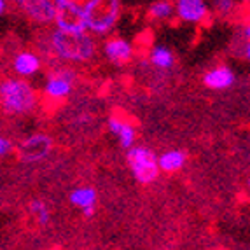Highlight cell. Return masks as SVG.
Returning a JSON list of instances; mask_svg holds the SVG:
<instances>
[{
	"label": "cell",
	"instance_id": "cell-1",
	"mask_svg": "<svg viewBox=\"0 0 250 250\" xmlns=\"http://www.w3.org/2000/svg\"><path fill=\"white\" fill-rule=\"evenodd\" d=\"M42 56L46 54L56 63L63 65H88L98 54L96 37L89 32H63L54 28L46 37V47L42 49Z\"/></svg>",
	"mask_w": 250,
	"mask_h": 250
},
{
	"label": "cell",
	"instance_id": "cell-2",
	"mask_svg": "<svg viewBox=\"0 0 250 250\" xmlns=\"http://www.w3.org/2000/svg\"><path fill=\"white\" fill-rule=\"evenodd\" d=\"M39 91L30 81L16 75L0 81V110L7 116H32L39 108Z\"/></svg>",
	"mask_w": 250,
	"mask_h": 250
},
{
	"label": "cell",
	"instance_id": "cell-3",
	"mask_svg": "<svg viewBox=\"0 0 250 250\" xmlns=\"http://www.w3.org/2000/svg\"><path fill=\"white\" fill-rule=\"evenodd\" d=\"M83 7L86 32L93 37H108L123 16V0H86Z\"/></svg>",
	"mask_w": 250,
	"mask_h": 250
},
{
	"label": "cell",
	"instance_id": "cell-4",
	"mask_svg": "<svg viewBox=\"0 0 250 250\" xmlns=\"http://www.w3.org/2000/svg\"><path fill=\"white\" fill-rule=\"evenodd\" d=\"M77 70L70 65L58 63L51 67L42 81V96L47 104H63L68 100L77 86Z\"/></svg>",
	"mask_w": 250,
	"mask_h": 250
},
{
	"label": "cell",
	"instance_id": "cell-5",
	"mask_svg": "<svg viewBox=\"0 0 250 250\" xmlns=\"http://www.w3.org/2000/svg\"><path fill=\"white\" fill-rule=\"evenodd\" d=\"M126 165L133 179L142 186H150L158 182L161 171L158 168V154L147 146L135 144L126 149Z\"/></svg>",
	"mask_w": 250,
	"mask_h": 250
},
{
	"label": "cell",
	"instance_id": "cell-6",
	"mask_svg": "<svg viewBox=\"0 0 250 250\" xmlns=\"http://www.w3.org/2000/svg\"><path fill=\"white\" fill-rule=\"evenodd\" d=\"M56 13H54V28L63 32H86V18L84 7L75 0H53Z\"/></svg>",
	"mask_w": 250,
	"mask_h": 250
},
{
	"label": "cell",
	"instance_id": "cell-7",
	"mask_svg": "<svg viewBox=\"0 0 250 250\" xmlns=\"http://www.w3.org/2000/svg\"><path fill=\"white\" fill-rule=\"evenodd\" d=\"M54 147V142L51 135L47 133H32L25 137L18 146V158L25 165H39L47 156L51 154V150Z\"/></svg>",
	"mask_w": 250,
	"mask_h": 250
},
{
	"label": "cell",
	"instance_id": "cell-8",
	"mask_svg": "<svg viewBox=\"0 0 250 250\" xmlns=\"http://www.w3.org/2000/svg\"><path fill=\"white\" fill-rule=\"evenodd\" d=\"M11 70L21 79H34L44 70V56L34 49H20L11 58Z\"/></svg>",
	"mask_w": 250,
	"mask_h": 250
},
{
	"label": "cell",
	"instance_id": "cell-9",
	"mask_svg": "<svg viewBox=\"0 0 250 250\" xmlns=\"http://www.w3.org/2000/svg\"><path fill=\"white\" fill-rule=\"evenodd\" d=\"M104 58L114 67H126L135 58V46L128 39L119 35H108L105 37L102 46Z\"/></svg>",
	"mask_w": 250,
	"mask_h": 250
},
{
	"label": "cell",
	"instance_id": "cell-10",
	"mask_svg": "<svg viewBox=\"0 0 250 250\" xmlns=\"http://www.w3.org/2000/svg\"><path fill=\"white\" fill-rule=\"evenodd\" d=\"M175 18L188 25H203L210 18V5L207 0H173Z\"/></svg>",
	"mask_w": 250,
	"mask_h": 250
},
{
	"label": "cell",
	"instance_id": "cell-11",
	"mask_svg": "<svg viewBox=\"0 0 250 250\" xmlns=\"http://www.w3.org/2000/svg\"><path fill=\"white\" fill-rule=\"evenodd\" d=\"M23 16L32 21L37 26H49L54 21V7L53 0H23L20 4Z\"/></svg>",
	"mask_w": 250,
	"mask_h": 250
},
{
	"label": "cell",
	"instance_id": "cell-12",
	"mask_svg": "<svg viewBox=\"0 0 250 250\" xmlns=\"http://www.w3.org/2000/svg\"><path fill=\"white\" fill-rule=\"evenodd\" d=\"M201 83L210 91H228L236 84V72L228 63H221L205 72Z\"/></svg>",
	"mask_w": 250,
	"mask_h": 250
},
{
	"label": "cell",
	"instance_id": "cell-13",
	"mask_svg": "<svg viewBox=\"0 0 250 250\" xmlns=\"http://www.w3.org/2000/svg\"><path fill=\"white\" fill-rule=\"evenodd\" d=\"M107 128L110 131V135L114 138H117V144L125 150L137 144V138H138L137 126L133 125V121H129L128 117L119 116V114H112L107 119Z\"/></svg>",
	"mask_w": 250,
	"mask_h": 250
},
{
	"label": "cell",
	"instance_id": "cell-14",
	"mask_svg": "<svg viewBox=\"0 0 250 250\" xmlns=\"http://www.w3.org/2000/svg\"><path fill=\"white\" fill-rule=\"evenodd\" d=\"M70 205L79 208L86 219H91L96 213V205H98V192L93 186H77L70 191Z\"/></svg>",
	"mask_w": 250,
	"mask_h": 250
},
{
	"label": "cell",
	"instance_id": "cell-15",
	"mask_svg": "<svg viewBox=\"0 0 250 250\" xmlns=\"http://www.w3.org/2000/svg\"><path fill=\"white\" fill-rule=\"evenodd\" d=\"M188 163V152L182 149H167L159 152L158 154V168L161 173H167V175H171V173H179Z\"/></svg>",
	"mask_w": 250,
	"mask_h": 250
},
{
	"label": "cell",
	"instance_id": "cell-16",
	"mask_svg": "<svg viewBox=\"0 0 250 250\" xmlns=\"http://www.w3.org/2000/svg\"><path fill=\"white\" fill-rule=\"evenodd\" d=\"M229 53L234 58L249 62L250 60V26L243 23L233 32L229 39Z\"/></svg>",
	"mask_w": 250,
	"mask_h": 250
},
{
	"label": "cell",
	"instance_id": "cell-17",
	"mask_svg": "<svg viewBox=\"0 0 250 250\" xmlns=\"http://www.w3.org/2000/svg\"><path fill=\"white\" fill-rule=\"evenodd\" d=\"M175 53L165 44H156L152 46V49L149 51V63L156 70H171L175 67Z\"/></svg>",
	"mask_w": 250,
	"mask_h": 250
},
{
	"label": "cell",
	"instance_id": "cell-18",
	"mask_svg": "<svg viewBox=\"0 0 250 250\" xmlns=\"http://www.w3.org/2000/svg\"><path fill=\"white\" fill-rule=\"evenodd\" d=\"M175 18L173 0H154L147 7V20L152 23H167Z\"/></svg>",
	"mask_w": 250,
	"mask_h": 250
},
{
	"label": "cell",
	"instance_id": "cell-19",
	"mask_svg": "<svg viewBox=\"0 0 250 250\" xmlns=\"http://www.w3.org/2000/svg\"><path fill=\"white\" fill-rule=\"evenodd\" d=\"M28 210L32 213V217L35 219L39 226H49L51 222V210L47 207V203L44 200H32L28 203Z\"/></svg>",
	"mask_w": 250,
	"mask_h": 250
},
{
	"label": "cell",
	"instance_id": "cell-20",
	"mask_svg": "<svg viewBox=\"0 0 250 250\" xmlns=\"http://www.w3.org/2000/svg\"><path fill=\"white\" fill-rule=\"evenodd\" d=\"M238 0H212V7L215 16H219L221 20H229L238 13Z\"/></svg>",
	"mask_w": 250,
	"mask_h": 250
},
{
	"label": "cell",
	"instance_id": "cell-21",
	"mask_svg": "<svg viewBox=\"0 0 250 250\" xmlns=\"http://www.w3.org/2000/svg\"><path fill=\"white\" fill-rule=\"evenodd\" d=\"M13 150H14V142H13V140L0 135V159H4L5 156H9Z\"/></svg>",
	"mask_w": 250,
	"mask_h": 250
},
{
	"label": "cell",
	"instance_id": "cell-22",
	"mask_svg": "<svg viewBox=\"0 0 250 250\" xmlns=\"http://www.w3.org/2000/svg\"><path fill=\"white\" fill-rule=\"evenodd\" d=\"M7 9H9V2H7V0H0V18L5 16Z\"/></svg>",
	"mask_w": 250,
	"mask_h": 250
},
{
	"label": "cell",
	"instance_id": "cell-23",
	"mask_svg": "<svg viewBox=\"0 0 250 250\" xmlns=\"http://www.w3.org/2000/svg\"><path fill=\"white\" fill-rule=\"evenodd\" d=\"M7 2H11V4H16V5H20L23 0H7Z\"/></svg>",
	"mask_w": 250,
	"mask_h": 250
},
{
	"label": "cell",
	"instance_id": "cell-24",
	"mask_svg": "<svg viewBox=\"0 0 250 250\" xmlns=\"http://www.w3.org/2000/svg\"><path fill=\"white\" fill-rule=\"evenodd\" d=\"M238 2H240V4H243V5H249L250 0H238Z\"/></svg>",
	"mask_w": 250,
	"mask_h": 250
},
{
	"label": "cell",
	"instance_id": "cell-25",
	"mask_svg": "<svg viewBox=\"0 0 250 250\" xmlns=\"http://www.w3.org/2000/svg\"><path fill=\"white\" fill-rule=\"evenodd\" d=\"M75 2H81V4H84V2H86V0H75Z\"/></svg>",
	"mask_w": 250,
	"mask_h": 250
}]
</instances>
